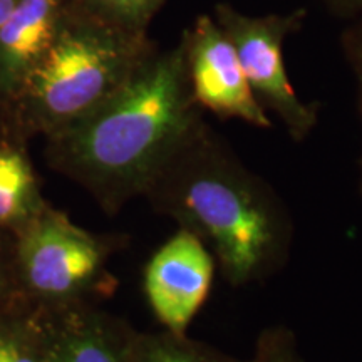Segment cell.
<instances>
[{"label":"cell","instance_id":"cell-1","mask_svg":"<svg viewBox=\"0 0 362 362\" xmlns=\"http://www.w3.org/2000/svg\"><path fill=\"white\" fill-rule=\"evenodd\" d=\"M144 193L163 215L205 243L232 287L262 282L288 259L293 226L284 202L205 119Z\"/></svg>","mask_w":362,"mask_h":362},{"label":"cell","instance_id":"cell-2","mask_svg":"<svg viewBox=\"0 0 362 362\" xmlns=\"http://www.w3.org/2000/svg\"><path fill=\"white\" fill-rule=\"evenodd\" d=\"M202 119L178 42L156 47L116 94L52 139L62 166L115 206L146 192Z\"/></svg>","mask_w":362,"mask_h":362},{"label":"cell","instance_id":"cell-3","mask_svg":"<svg viewBox=\"0 0 362 362\" xmlns=\"http://www.w3.org/2000/svg\"><path fill=\"white\" fill-rule=\"evenodd\" d=\"M158 45L69 7L51 47L25 76L17 98L30 121L54 136L116 94Z\"/></svg>","mask_w":362,"mask_h":362},{"label":"cell","instance_id":"cell-4","mask_svg":"<svg viewBox=\"0 0 362 362\" xmlns=\"http://www.w3.org/2000/svg\"><path fill=\"white\" fill-rule=\"evenodd\" d=\"M211 16L232 40L257 101L282 121L293 141L309 138L319 121V107L298 98L284 61V45L304 25L305 8L248 16L218 2Z\"/></svg>","mask_w":362,"mask_h":362},{"label":"cell","instance_id":"cell-5","mask_svg":"<svg viewBox=\"0 0 362 362\" xmlns=\"http://www.w3.org/2000/svg\"><path fill=\"white\" fill-rule=\"evenodd\" d=\"M180 44L192 96L202 111L259 129L272 128L270 116L257 101L232 40L211 13L198 16Z\"/></svg>","mask_w":362,"mask_h":362},{"label":"cell","instance_id":"cell-6","mask_svg":"<svg viewBox=\"0 0 362 362\" xmlns=\"http://www.w3.org/2000/svg\"><path fill=\"white\" fill-rule=\"evenodd\" d=\"M215 259L197 235L180 228L155 252L144 269V293L166 330L188 334L206 302Z\"/></svg>","mask_w":362,"mask_h":362},{"label":"cell","instance_id":"cell-7","mask_svg":"<svg viewBox=\"0 0 362 362\" xmlns=\"http://www.w3.org/2000/svg\"><path fill=\"white\" fill-rule=\"evenodd\" d=\"M106 248L98 238L59 215L37 221L22 245V264L30 287L49 297L84 292L103 270Z\"/></svg>","mask_w":362,"mask_h":362},{"label":"cell","instance_id":"cell-8","mask_svg":"<svg viewBox=\"0 0 362 362\" xmlns=\"http://www.w3.org/2000/svg\"><path fill=\"white\" fill-rule=\"evenodd\" d=\"M71 0H21L0 25V93L17 96L25 76L51 47Z\"/></svg>","mask_w":362,"mask_h":362},{"label":"cell","instance_id":"cell-9","mask_svg":"<svg viewBox=\"0 0 362 362\" xmlns=\"http://www.w3.org/2000/svg\"><path fill=\"white\" fill-rule=\"evenodd\" d=\"M126 344L101 317L74 312L49 344L44 362H124Z\"/></svg>","mask_w":362,"mask_h":362},{"label":"cell","instance_id":"cell-10","mask_svg":"<svg viewBox=\"0 0 362 362\" xmlns=\"http://www.w3.org/2000/svg\"><path fill=\"white\" fill-rule=\"evenodd\" d=\"M124 362H245L225 354L188 334L163 330L128 339Z\"/></svg>","mask_w":362,"mask_h":362},{"label":"cell","instance_id":"cell-11","mask_svg":"<svg viewBox=\"0 0 362 362\" xmlns=\"http://www.w3.org/2000/svg\"><path fill=\"white\" fill-rule=\"evenodd\" d=\"M72 7L103 24L131 34H148V27L166 0H71Z\"/></svg>","mask_w":362,"mask_h":362},{"label":"cell","instance_id":"cell-12","mask_svg":"<svg viewBox=\"0 0 362 362\" xmlns=\"http://www.w3.org/2000/svg\"><path fill=\"white\" fill-rule=\"evenodd\" d=\"M34 194L33 171L12 149H0V221L19 216Z\"/></svg>","mask_w":362,"mask_h":362},{"label":"cell","instance_id":"cell-13","mask_svg":"<svg viewBox=\"0 0 362 362\" xmlns=\"http://www.w3.org/2000/svg\"><path fill=\"white\" fill-rule=\"evenodd\" d=\"M245 362H307L296 334L285 325H274L260 332L253 356Z\"/></svg>","mask_w":362,"mask_h":362},{"label":"cell","instance_id":"cell-14","mask_svg":"<svg viewBox=\"0 0 362 362\" xmlns=\"http://www.w3.org/2000/svg\"><path fill=\"white\" fill-rule=\"evenodd\" d=\"M344 49L354 71L357 89H359V110L362 117V22L344 35ZM361 189H362V158H361Z\"/></svg>","mask_w":362,"mask_h":362},{"label":"cell","instance_id":"cell-15","mask_svg":"<svg viewBox=\"0 0 362 362\" xmlns=\"http://www.w3.org/2000/svg\"><path fill=\"white\" fill-rule=\"evenodd\" d=\"M0 361L2 362H35L22 347L12 339L0 337Z\"/></svg>","mask_w":362,"mask_h":362},{"label":"cell","instance_id":"cell-16","mask_svg":"<svg viewBox=\"0 0 362 362\" xmlns=\"http://www.w3.org/2000/svg\"><path fill=\"white\" fill-rule=\"evenodd\" d=\"M322 2L339 16H356L362 12V0H322Z\"/></svg>","mask_w":362,"mask_h":362},{"label":"cell","instance_id":"cell-17","mask_svg":"<svg viewBox=\"0 0 362 362\" xmlns=\"http://www.w3.org/2000/svg\"><path fill=\"white\" fill-rule=\"evenodd\" d=\"M19 2L21 0H0V25L7 21V17L11 16Z\"/></svg>","mask_w":362,"mask_h":362},{"label":"cell","instance_id":"cell-18","mask_svg":"<svg viewBox=\"0 0 362 362\" xmlns=\"http://www.w3.org/2000/svg\"><path fill=\"white\" fill-rule=\"evenodd\" d=\"M0 362H2V361H0Z\"/></svg>","mask_w":362,"mask_h":362}]
</instances>
